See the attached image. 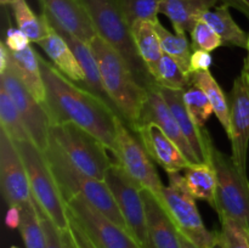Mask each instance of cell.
<instances>
[{
	"mask_svg": "<svg viewBox=\"0 0 249 248\" xmlns=\"http://www.w3.org/2000/svg\"><path fill=\"white\" fill-rule=\"evenodd\" d=\"M43 16L58 33L75 36L90 44L97 35L87 7L82 0H38Z\"/></svg>",
	"mask_w": 249,
	"mask_h": 248,
	"instance_id": "5bb4252c",
	"label": "cell"
},
{
	"mask_svg": "<svg viewBox=\"0 0 249 248\" xmlns=\"http://www.w3.org/2000/svg\"><path fill=\"white\" fill-rule=\"evenodd\" d=\"M153 79L158 87L168 89L186 90L191 85V75L187 74L179 63L168 55H163Z\"/></svg>",
	"mask_w": 249,
	"mask_h": 248,
	"instance_id": "1f68e13d",
	"label": "cell"
},
{
	"mask_svg": "<svg viewBox=\"0 0 249 248\" xmlns=\"http://www.w3.org/2000/svg\"><path fill=\"white\" fill-rule=\"evenodd\" d=\"M191 74L195 72H204L209 71L211 66L213 65V57L211 53L204 50H194L191 56Z\"/></svg>",
	"mask_w": 249,
	"mask_h": 248,
	"instance_id": "f35d334b",
	"label": "cell"
},
{
	"mask_svg": "<svg viewBox=\"0 0 249 248\" xmlns=\"http://www.w3.org/2000/svg\"><path fill=\"white\" fill-rule=\"evenodd\" d=\"M213 248H225V247H224V246H223V243H221L220 237H219V241H218V242H216L215 245L213 246Z\"/></svg>",
	"mask_w": 249,
	"mask_h": 248,
	"instance_id": "bcb514c9",
	"label": "cell"
},
{
	"mask_svg": "<svg viewBox=\"0 0 249 248\" xmlns=\"http://www.w3.org/2000/svg\"><path fill=\"white\" fill-rule=\"evenodd\" d=\"M219 1L223 2V5H226V6L238 10L249 19V0H219Z\"/></svg>",
	"mask_w": 249,
	"mask_h": 248,
	"instance_id": "b9f144b4",
	"label": "cell"
},
{
	"mask_svg": "<svg viewBox=\"0 0 249 248\" xmlns=\"http://www.w3.org/2000/svg\"><path fill=\"white\" fill-rule=\"evenodd\" d=\"M40 67L46 89L45 108L51 125L75 124L96 136L116 157L117 126L122 119L116 109L87 88L68 79L41 56Z\"/></svg>",
	"mask_w": 249,
	"mask_h": 248,
	"instance_id": "6da1fadb",
	"label": "cell"
},
{
	"mask_svg": "<svg viewBox=\"0 0 249 248\" xmlns=\"http://www.w3.org/2000/svg\"><path fill=\"white\" fill-rule=\"evenodd\" d=\"M151 248H181L180 232L160 199L148 190H142Z\"/></svg>",
	"mask_w": 249,
	"mask_h": 248,
	"instance_id": "d6986e66",
	"label": "cell"
},
{
	"mask_svg": "<svg viewBox=\"0 0 249 248\" xmlns=\"http://www.w3.org/2000/svg\"><path fill=\"white\" fill-rule=\"evenodd\" d=\"M60 34L66 39L68 45L71 46V49H72L73 53H74L77 60L79 61L83 71H84V74H85L84 88H87L88 90L92 91L95 95H97V96H100L101 99H104L105 101L108 102V104L112 106L111 101H109L108 96H107L106 91H105L104 84H102V78H101V73H100L99 63H97L96 57H95L94 53H92L89 44L84 43V41L79 40V39H77L75 36L70 35V34H66V33H60Z\"/></svg>",
	"mask_w": 249,
	"mask_h": 248,
	"instance_id": "d4e9b609",
	"label": "cell"
},
{
	"mask_svg": "<svg viewBox=\"0 0 249 248\" xmlns=\"http://www.w3.org/2000/svg\"><path fill=\"white\" fill-rule=\"evenodd\" d=\"M26 167L32 197L43 213L62 230L70 229L67 206L43 151L32 141L15 142Z\"/></svg>",
	"mask_w": 249,
	"mask_h": 248,
	"instance_id": "8992f818",
	"label": "cell"
},
{
	"mask_svg": "<svg viewBox=\"0 0 249 248\" xmlns=\"http://www.w3.org/2000/svg\"><path fill=\"white\" fill-rule=\"evenodd\" d=\"M247 50H248V60H249V38H248V46H247Z\"/></svg>",
	"mask_w": 249,
	"mask_h": 248,
	"instance_id": "c3c4849f",
	"label": "cell"
},
{
	"mask_svg": "<svg viewBox=\"0 0 249 248\" xmlns=\"http://www.w3.org/2000/svg\"><path fill=\"white\" fill-rule=\"evenodd\" d=\"M135 133L151 159L160 165L167 174L184 172L191 164L180 148L156 124H143L136 128Z\"/></svg>",
	"mask_w": 249,
	"mask_h": 248,
	"instance_id": "ac0fdd59",
	"label": "cell"
},
{
	"mask_svg": "<svg viewBox=\"0 0 249 248\" xmlns=\"http://www.w3.org/2000/svg\"><path fill=\"white\" fill-rule=\"evenodd\" d=\"M5 224L9 229H18L21 224V207L9 206L5 215Z\"/></svg>",
	"mask_w": 249,
	"mask_h": 248,
	"instance_id": "60d3db41",
	"label": "cell"
},
{
	"mask_svg": "<svg viewBox=\"0 0 249 248\" xmlns=\"http://www.w3.org/2000/svg\"><path fill=\"white\" fill-rule=\"evenodd\" d=\"M129 26L140 21L156 22L160 14V0H118Z\"/></svg>",
	"mask_w": 249,
	"mask_h": 248,
	"instance_id": "d6a6232c",
	"label": "cell"
},
{
	"mask_svg": "<svg viewBox=\"0 0 249 248\" xmlns=\"http://www.w3.org/2000/svg\"><path fill=\"white\" fill-rule=\"evenodd\" d=\"M219 0H160V12L172 22L175 33L191 32L204 12L215 6Z\"/></svg>",
	"mask_w": 249,
	"mask_h": 248,
	"instance_id": "7402d4cb",
	"label": "cell"
},
{
	"mask_svg": "<svg viewBox=\"0 0 249 248\" xmlns=\"http://www.w3.org/2000/svg\"><path fill=\"white\" fill-rule=\"evenodd\" d=\"M70 229L71 231H72V235L73 237H74L78 248H99L96 247V245H95L91 240H90L89 236L85 233V231L80 228L79 224H78L72 216H70Z\"/></svg>",
	"mask_w": 249,
	"mask_h": 248,
	"instance_id": "ab89813d",
	"label": "cell"
},
{
	"mask_svg": "<svg viewBox=\"0 0 249 248\" xmlns=\"http://www.w3.org/2000/svg\"><path fill=\"white\" fill-rule=\"evenodd\" d=\"M82 2L89 12L97 35L122 53L140 84L148 88L155 83L139 56L131 28L122 12L118 0H82Z\"/></svg>",
	"mask_w": 249,
	"mask_h": 248,
	"instance_id": "277c9868",
	"label": "cell"
},
{
	"mask_svg": "<svg viewBox=\"0 0 249 248\" xmlns=\"http://www.w3.org/2000/svg\"><path fill=\"white\" fill-rule=\"evenodd\" d=\"M180 245H181V248H198L195 243H192L189 238H186L181 233H180Z\"/></svg>",
	"mask_w": 249,
	"mask_h": 248,
	"instance_id": "ee69618b",
	"label": "cell"
},
{
	"mask_svg": "<svg viewBox=\"0 0 249 248\" xmlns=\"http://www.w3.org/2000/svg\"><path fill=\"white\" fill-rule=\"evenodd\" d=\"M131 34H133L134 44H135L139 56L147 68L151 77L153 78L158 65L164 55L160 46V36L156 31L155 22H136L131 26Z\"/></svg>",
	"mask_w": 249,
	"mask_h": 248,
	"instance_id": "603a6c76",
	"label": "cell"
},
{
	"mask_svg": "<svg viewBox=\"0 0 249 248\" xmlns=\"http://www.w3.org/2000/svg\"><path fill=\"white\" fill-rule=\"evenodd\" d=\"M11 7L16 19L17 28L21 29L32 43L38 44L46 38L50 31V24L43 15L36 16L26 0H15L11 4Z\"/></svg>",
	"mask_w": 249,
	"mask_h": 248,
	"instance_id": "f1b7e54d",
	"label": "cell"
},
{
	"mask_svg": "<svg viewBox=\"0 0 249 248\" xmlns=\"http://www.w3.org/2000/svg\"><path fill=\"white\" fill-rule=\"evenodd\" d=\"M10 248H18V247H16V246H12V247H10Z\"/></svg>",
	"mask_w": 249,
	"mask_h": 248,
	"instance_id": "681fc988",
	"label": "cell"
},
{
	"mask_svg": "<svg viewBox=\"0 0 249 248\" xmlns=\"http://www.w3.org/2000/svg\"><path fill=\"white\" fill-rule=\"evenodd\" d=\"M44 156L65 202L74 196H83L117 225L128 231L125 221L106 182L78 170L51 138L48 148L44 151Z\"/></svg>",
	"mask_w": 249,
	"mask_h": 248,
	"instance_id": "3957f363",
	"label": "cell"
},
{
	"mask_svg": "<svg viewBox=\"0 0 249 248\" xmlns=\"http://www.w3.org/2000/svg\"><path fill=\"white\" fill-rule=\"evenodd\" d=\"M0 87L4 88L14 100L31 141L44 152L49 146L51 129V119L45 106L28 91L11 68L0 74Z\"/></svg>",
	"mask_w": 249,
	"mask_h": 248,
	"instance_id": "7c38bea8",
	"label": "cell"
},
{
	"mask_svg": "<svg viewBox=\"0 0 249 248\" xmlns=\"http://www.w3.org/2000/svg\"><path fill=\"white\" fill-rule=\"evenodd\" d=\"M0 126L14 142L31 141L21 114L6 90L0 87Z\"/></svg>",
	"mask_w": 249,
	"mask_h": 248,
	"instance_id": "f546056e",
	"label": "cell"
},
{
	"mask_svg": "<svg viewBox=\"0 0 249 248\" xmlns=\"http://www.w3.org/2000/svg\"><path fill=\"white\" fill-rule=\"evenodd\" d=\"M49 57L50 62L62 73L63 75L72 82L85 85V74L80 66L79 61L75 57L74 53L68 45L66 39L50 26L48 35L45 39L38 43Z\"/></svg>",
	"mask_w": 249,
	"mask_h": 248,
	"instance_id": "ffe728a7",
	"label": "cell"
},
{
	"mask_svg": "<svg viewBox=\"0 0 249 248\" xmlns=\"http://www.w3.org/2000/svg\"><path fill=\"white\" fill-rule=\"evenodd\" d=\"M182 99L195 122L199 126L204 128V124L208 121L209 117L214 114L213 106L206 92L201 88L191 84L186 90H184Z\"/></svg>",
	"mask_w": 249,
	"mask_h": 248,
	"instance_id": "836d02e7",
	"label": "cell"
},
{
	"mask_svg": "<svg viewBox=\"0 0 249 248\" xmlns=\"http://www.w3.org/2000/svg\"><path fill=\"white\" fill-rule=\"evenodd\" d=\"M15 0H0V2H1V5H11L12 2H14Z\"/></svg>",
	"mask_w": 249,
	"mask_h": 248,
	"instance_id": "7dc6e473",
	"label": "cell"
},
{
	"mask_svg": "<svg viewBox=\"0 0 249 248\" xmlns=\"http://www.w3.org/2000/svg\"><path fill=\"white\" fill-rule=\"evenodd\" d=\"M105 182L113 195L131 237L141 248H151L142 189L118 162H113L108 168Z\"/></svg>",
	"mask_w": 249,
	"mask_h": 248,
	"instance_id": "9c48e42d",
	"label": "cell"
},
{
	"mask_svg": "<svg viewBox=\"0 0 249 248\" xmlns=\"http://www.w3.org/2000/svg\"><path fill=\"white\" fill-rule=\"evenodd\" d=\"M38 212L39 215H40L41 223H43L44 232H45V248H78L71 229H68V230H62V229L57 228V226H56L55 224L43 213V211H41L39 207Z\"/></svg>",
	"mask_w": 249,
	"mask_h": 248,
	"instance_id": "e575fe53",
	"label": "cell"
},
{
	"mask_svg": "<svg viewBox=\"0 0 249 248\" xmlns=\"http://www.w3.org/2000/svg\"><path fill=\"white\" fill-rule=\"evenodd\" d=\"M150 123H153L160 126L163 130V133L180 148V151L184 153L186 159L191 164L198 163L189 141L186 140V138L182 134L174 114L170 111L164 97L160 94V88L156 84V82L152 83L147 88V100H146L145 107H143L138 128L140 125H143V124Z\"/></svg>",
	"mask_w": 249,
	"mask_h": 248,
	"instance_id": "2e32d148",
	"label": "cell"
},
{
	"mask_svg": "<svg viewBox=\"0 0 249 248\" xmlns=\"http://www.w3.org/2000/svg\"><path fill=\"white\" fill-rule=\"evenodd\" d=\"M185 184L195 198L207 201L214 208L216 197V173L212 163H195L184 169Z\"/></svg>",
	"mask_w": 249,
	"mask_h": 248,
	"instance_id": "484cf974",
	"label": "cell"
},
{
	"mask_svg": "<svg viewBox=\"0 0 249 248\" xmlns=\"http://www.w3.org/2000/svg\"><path fill=\"white\" fill-rule=\"evenodd\" d=\"M19 207H21V224L18 229L26 248H45V232L39 215L38 207L33 197L31 201Z\"/></svg>",
	"mask_w": 249,
	"mask_h": 248,
	"instance_id": "4dcf8cb0",
	"label": "cell"
},
{
	"mask_svg": "<svg viewBox=\"0 0 249 248\" xmlns=\"http://www.w3.org/2000/svg\"><path fill=\"white\" fill-rule=\"evenodd\" d=\"M160 88L162 96L169 106L170 111L174 114L182 134L189 141L192 151L197 158L198 163H211V145L213 143L211 135L206 128H202L195 122L189 109L186 108L182 95L184 90L168 89V88Z\"/></svg>",
	"mask_w": 249,
	"mask_h": 248,
	"instance_id": "e0dca14e",
	"label": "cell"
},
{
	"mask_svg": "<svg viewBox=\"0 0 249 248\" xmlns=\"http://www.w3.org/2000/svg\"><path fill=\"white\" fill-rule=\"evenodd\" d=\"M117 162L142 190H148L160 201L163 184L153 160L146 152L142 142L136 140L129 126L119 119L117 126Z\"/></svg>",
	"mask_w": 249,
	"mask_h": 248,
	"instance_id": "8fae6325",
	"label": "cell"
},
{
	"mask_svg": "<svg viewBox=\"0 0 249 248\" xmlns=\"http://www.w3.org/2000/svg\"><path fill=\"white\" fill-rule=\"evenodd\" d=\"M191 84L201 88L206 92L213 106L214 114L225 129L228 136L230 135V104L215 78L209 71L195 72L191 74Z\"/></svg>",
	"mask_w": 249,
	"mask_h": 248,
	"instance_id": "4316f807",
	"label": "cell"
},
{
	"mask_svg": "<svg viewBox=\"0 0 249 248\" xmlns=\"http://www.w3.org/2000/svg\"><path fill=\"white\" fill-rule=\"evenodd\" d=\"M0 190L9 206H22L32 199L23 159L14 141L0 130Z\"/></svg>",
	"mask_w": 249,
	"mask_h": 248,
	"instance_id": "4fadbf2b",
	"label": "cell"
},
{
	"mask_svg": "<svg viewBox=\"0 0 249 248\" xmlns=\"http://www.w3.org/2000/svg\"><path fill=\"white\" fill-rule=\"evenodd\" d=\"M50 138L78 170L105 181L113 162L107 153L108 148L96 136L75 124L62 123L51 125Z\"/></svg>",
	"mask_w": 249,
	"mask_h": 248,
	"instance_id": "ba28073f",
	"label": "cell"
},
{
	"mask_svg": "<svg viewBox=\"0 0 249 248\" xmlns=\"http://www.w3.org/2000/svg\"><path fill=\"white\" fill-rule=\"evenodd\" d=\"M180 173L168 174L169 185L163 187L160 202L181 235L198 248H213L219 241V232H213L206 228L195 197L187 190L184 175Z\"/></svg>",
	"mask_w": 249,
	"mask_h": 248,
	"instance_id": "52a82bcc",
	"label": "cell"
},
{
	"mask_svg": "<svg viewBox=\"0 0 249 248\" xmlns=\"http://www.w3.org/2000/svg\"><path fill=\"white\" fill-rule=\"evenodd\" d=\"M242 71L246 73V75H247V79H248V83H249V60H248V58H246Z\"/></svg>",
	"mask_w": 249,
	"mask_h": 248,
	"instance_id": "f6af8a7d",
	"label": "cell"
},
{
	"mask_svg": "<svg viewBox=\"0 0 249 248\" xmlns=\"http://www.w3.org/2000/svg\"><path fill=\"white\" fill-rule=\"evenodd\" d=\"M9 68L14 71L28 91L45 106L46 89L40 67V56L32 46L26 50L15 53L10 50Z\"/></svg>",
	"mask_w": 249,
	"mask_h": 248,
	"instance_id": "44dd1931",
	"label": "cell"
},
{
	"mask_svg": "<svg viewBox=\"0 0 249 248\" xmlns=\"http://www.w3.org/2000/svg\"><path fill=\"white\" fill-rule=\"evenodd\" d=\"M202 19L220 36L224 45L247 49L249 35L236 23L229 6L221 4L220 6L213 7L204 12Z\"/></svg>",
	"mask_w": 249,
	"mask_h": 248,
	"instance_id": "cb8c5ba5",
	"label": "cell"
},
{
	"mask_svg": "<svg viewBox=\"0 0 249 248\" xmlns=\"http://www.w3.org/2000/svg\"><path fill=\"white\" fill-rule=\"evenodd\" d=\"M5 44H6V46L11 51L19 53V51L26 50L28 46H31V40H29L28 36H27L19 28L10 27L6 31Z\"/></svg>",
	"mask_w": 249,
	"mask_h": 248,
	"instance_id": "74e56055",
	"label": "cell"
},
{
	"mask_svg": "<svg viewBox=\"0 0 249 248\" xmlns=\"http://www.w3.org/2000/svg\"><path fill=\"white\" fill-rule=\"evenodd\" d=\"M89 45L99 63L102 84L112 106L135 131L147 100V88L140 84L122 53L99 35Z\"/></svg>",
	"mask_w": 249,
	"mask_h": 248,
	"instance_id": "7a4b0ae2",
	"label": "cell"
},
{
	"mask_svg": "<svg viewBox=\"0 0 249 248\" xmlns=\"http://www.w3.org/2000/svg\"><path fill=\"white\" fill-rule=\"evenodd\" d=\"M156 31L160 36V46L164 55H168L173 60L179 63L180 67L191 75V56H192V45L187 39L186 34L172 33L167 28L163 27L160 19L155 22Z\"/></svg>",
	"mask_w": 249,
	"mask_h": 248,
	"instance_id": "83f0119b",
	"label": "cell"
},
{
	"mask_svg": "<svg viewBox=\"0 0 249 248\" xmlns=\"http://www.w3.org/2000/svg\"><path fill=\"white\" fill-rule=\"evenodd\" d=\"M191 40L194 50H204L212 53L223 45L220 36L214 32V29L208 23L201 19L197 22L191 32Z\"/></svg>",
	"mask_w": 249,
	"mask_h": 248,
	"instance_id": "d590c367",
	"label": "cell"
},
{
	"mask_svg": "<svg viewBox=\"0 0 249 248\" xmlns=\"http://www.w3.org/2000/svg\"><path fill=\"white\" fill-rule=\"evenodd\" d=\"M230 104V135L232 159L238 168L247 172V156L249 146V83L246 73L233 82L229 96Z\"/></svg>",
	"mask_w": 249,
	"mask_h": 248,
	"instance_id": "9a60e30c",
	"label": "cell"
},
{
	"mask_svg": "<svg viewBox=\"0 0 249 248\" xmlns=\"http://www.w3.org/2000/svg\"><path fill=\"white\" fill-rule=\"evenodd\" d=\"M72 216L99 248H141L130 233L95 208L83 196L66 201Z\"/></svg>",
	"mask_w": 249,
	"mask_h": 248,
	"instance_id": "30bf717a",
	"label": "cell"
},
{
	"mask_svg": "<svg viewBox=\"0 0 249 248\" xmlns=\"http://www.w3.org/2000/svg\"><path fill=\"white\" fill-rule=\"evenodd\" d=\"M211 163L216 173V197L214 208L219 219H231L249 232V180L247 172L232 157L211 145Z\"/></svg>",
	"mask_w": 249,
	"mask_h": 248,
	"instance_id": "5b68a950",
	"label": "cell"
},
{
	"mask_svg": "<svg viewBox=\"0 0 249 248\" xmlns=\"http://www.w3.org/2000/svg\"><path fill=\"white\" fill-rule=\"evenodd\" d=\"M221 243L225 248H249V232L231 219H220Z\"/></svg>",
	"mask_w": 249,
	"mask_h": 248,
	"instance_id": "8d00e7d4",
	"label": "cell"
},
{
	"mask_svg": "<svg viewBox=\"0 0 249 248\" xmlns=\"http://www.w3.org/2000/svg\"><path fill=\"white\" fill-rule=\"evenodd\" d=\"M10 63V49L7 48L6 44H0V74L6 72Z\"/></svg>",
	"mask_w": 249,
	"mask_h": 248,
	"instance_id": "7bdbcfd3",
	"label": "cell"
}]
</instances>
